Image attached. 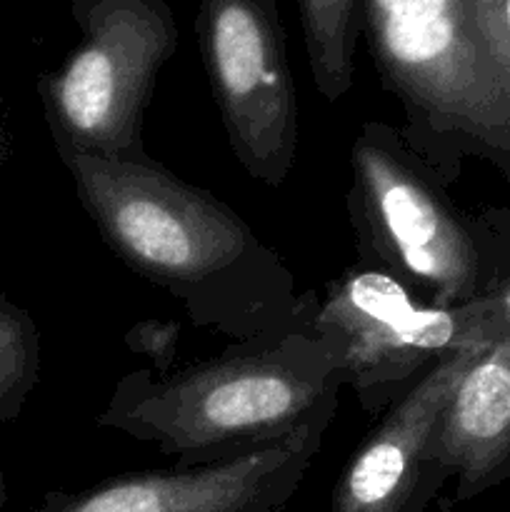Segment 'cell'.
I'll list each match as a JSON object with an SVG mask.
<instances>
[{
	"mask_svg": "<svg viewBox=\"0 0 510 512\" xmlns=\"http://www.w3.org/2000/svg\"><path fill=\"white\" fill-rule=\"evenodd\" d=\"M60 160L103 243L195 325L250 340L310 320L283 258L208 190L153 158Z\"/></svg>",
	"mask_w": 510,
	"mask_h": 512,
	"instance_id": "6da1fadb",
	"label": "cell"
},
{
	"mask_svg": "<svg viewBox=\"0 0 510 512\" xmlns=\"http://www.w3.org/2000/svg\"><path fill=\"white\" fill-rule=\"evenodd\" d=\"M343 385L338 345L305 320L175 373H128L95 425L153 445L175 465L220 463L293 435L338 403Z\"/></svg>",
	"mask_w": 510,
	"mask_h": 512,
	"instance_id": "7a4b0ae2",
	"label": "cell"
},
{
	"mask_svg": "<svg viewBox=\"0 0 510 512\" xmlns=\"http://www.w3.org/2000/svg\"><path fill=\"white\" fill-rule=\"evenodd\" d=\"M78 48L40 80L58 158L150 160L143 120L160 70L178 50L168 0H73Z\"/></svg>",
	"mask_w": 510,
	"mask_h": 512,
	"instance_id": "3957f363",
	"label": "cell"
},
{
	"mask_svg": "<svg viewBox=\"0 0 510 512\" xmlns=\"http://www.w3.org/2000/svg\"><path fill=\"white\" fill-rule=\"evenodd\" d=\"M365 23L413 128L510 155V78L470 0H365Z\"/></svg>",
	"mask_w": 510,
	"mask_h": 512,
	"instance_id": "277c9868",
	"label": "cell"
},
{
	"mask_svg": "<svg viewBox=\"0 0 510 512\" xmlns=\"http://www.w3.org/2000/svg\"><path fill=\"white\" fill-rule=\"evenodd\" d=\"M350 165V220L375 268L423 305L453 308L483 295L475 238L398 130L365 123Z\"/></svg>",
	"mask_w": 510,
	"mask_h": 512,
	"instance_id": "5b68a950",
	"label": "cell"
},
{
	"mask_svg": "<svg viewBox=\"0 0 510 512\" xmlns=\"http://www.w3.org/2000/svg\"><path fill=\"white\" fill-rule=\"evenodd\" d=\"M313 328L340 350L345 385L368 415L390 408L395 390L413 385L438 360L510 333V293L478 295L463 305H423L385 270H350L313 310Z\"/></svg>",
	"mask_w": 510,
	"mask_h": 512,
	"instance_id": "8992f818",
	"label": "cell"
},
{
	"mask_svg": "<svg viewBox=\"0 0 510 512\" xmlns=\"http://www.w3.org/2000/svg\"><path fill=\"white\" fill-rule=\"evenodd\" d=\"M195 33L235 160L280 188L298 155L300 115L278 0H198Z\"/></svg>",
	"mask_w": 510,
	"mask_h": 512,
	"instance_id": "52a82bcc",
	"label": "cell"
},
{
	"mask_svg": "<svg viewBox=\"0 0 510 512\" xmlns=\"http://www.w3.org/2000/svg\"><path fill=\"white\" fill-rule=\"evenodd\" d=\"M338 403L285 440L233 460L115 475L78 493H50L35 512H283L320 453Z\"/></svg>",
	"mask_w": 510,
	"mask_h": 512,
	"instance_id": "ba28073f",
	"label": "cell"
},
{
	"mask_svg": "<svg viewBox=\"0 0 510 512\" xmlns=\"http://www.w3.org/2000/svg\"><path fill=\"white\" fill-rule=\"evenodd\" d=\"M490 345H475L438 360L390 405L345 465L330 512H425V445L465 370Z\"/></svg>",
	"mask_w": 510,
	"mask_h": 512,
	"instance_id": "9c48e42d",
	"label": "cell"
},
{
	"mask_svg": "<svg viewBox=\"0 0 510 512\" xmlns=\"http://www.w3.org/2000/svg\"><path fill=\"white\" fill-rule=\"evenodd\" d=\"M448 478H455V503L510 478V333L465 370L425 445V505Z\"/></svg>",
	"mask_w": 510,
	"mask_h": 512,
	"instance_id": "30bf717a",
	"label": "cell"
},
{
	"mask_svg": "<svg viewBox=\"0 0 510 512\" xmlns=\"http://www.w3.org/2000/svg\"><path fill=\"white\" fill-rule=\"evenodd\" d=\"M298 8L313 83L335 103L353 88L358 0H298Z\"/></svg>",
	"mask_w": 510,
	"mask_h": 512,
	"instance_id": "8fae6325",
	"label": "cell"
},
{
	"mask_svg": "<svg viewBox=\"0 0 510 512\" xmlns=\"http://www.w3.org/2000/svg\"><path fill=\"white\" fill-rule=\"evenodd\" d=\"M40 338L33 318L0 300V425L13 420L38 383Z\"/></svg>",
	"mask_w": 510,
	"mask_h": 512,
	"instance_id": "7c38bea8",
	"label": "cell"
},
{
	"mask_svg": "<svg viewBox=\"0 0 510 512\" xmlns=\"http://www.w3.org/2000/svg\"><path fill=\"white\" fill-rule=\"evenodd\" d=\"M178 340H180L178 320H163V318L140 320V323H135L133 328L125 333V345H128L130 353L153 360L155 373L158 375L170 373V368H173Z\"/></svg>",
	"mask_w": 510,
	"mask_h": 512,
	"instance_id": "4fadbf2b",
	"label": "cell"
},
{
	"mask_svg": "<svg viewBox=\"0 0 510 512\" xmlns=\"http://www.w3.org/2000/svg\"><path fill=\"white\" fill-rule=\"evenodd\" d=\"M503 5V28H505V43H508V53H510V0H500Z\"/></svg>",
	"mask_w": 510,
	"mask_h": 512,
	"instance_id": "5bb4252c",
	"label": "cell"
}]
</instances>
